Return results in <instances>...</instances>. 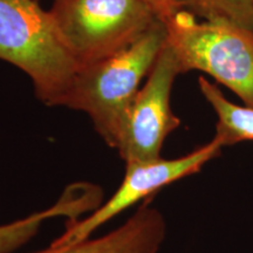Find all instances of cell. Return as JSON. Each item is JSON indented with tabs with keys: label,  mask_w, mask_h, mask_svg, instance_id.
<instances>
[{
	"label": "cell",
	"mask_w": 253,
	"mask_h": 253,
	"mask_svg": "<svg viewBox=\"0 0 253 253\" xmlns=\"http://www.w3.org/2000/svg\"><path fill=\"white\" fill-rule=\"evenodd\" d=\"M143 1L153 9L158 20L162 23H166L181 9L179 7L181 0H143Z\"/></svg>",
	"instance_id": "11"
},
{
	"label": "cell",
	"mask_w": 253,
	"mask_h": 253,
	"mask_svg": "<svg viewBox=\"0 0 253 253\" xmlns=\"http://www.w3.org/2000/svg\"><path fill=\"white\" fill-rule=\"evenodd\" d=\"M221 149L223 145L213 137L209 143L185 156L173 160L158 158L149 162L126 163L125 178L112 198L94 210L90 216L69 220L65 232L50 246L61 248L88 239L106 221L113 219L141 199L149 197L172 182L198 172L208 162L219 156Z\"/></svg>",
	"instance_id": "6"
},
{
	"label": "cell",
	"mask_w": 253,
	"mask_h": 253,
	"mask_svg": "<svg viewBox=\"0 0 253 253\" xmlns=\"http://www.w3.org/2000/svg\"><path fill=\"white\" fill-rule=\"evenodd\" d=\"M49 12L79 68L125 48L161 21L143 0H54Z\"/></svg>",
	"instance_id": "4"
},
{
	"label": "cell",
	"mask_w": 253,
	"mask_h": 253,
	"mask_svg": "<svg viewBox=\"0 0 253 253\" xmlns=\"http://www.w3.org/2000/svg\"><path fill=\"white\" fill-rule=\"evenodd\" d=\"M166 42L167 27L158 21L130 45L82 66L63 107L86 113L97 134L115 149L123 115Z\"/></svg>",
	"instance_id": "1"
},
{
	"label": "cell",
	"mask_w": 253,
	"mask_h": 253,
	"mask_svg": "<svg viewBox=\"0 0 253 253\" xmlns=\"http://www.w3.org/2000/svg\"><path fill=\"white\" fill-rule=\"evenodd\" d=\"M163 24L182 74L190 71L209 74L253 108L252 30L227 21H199L185 9Z\"/></svg>",
	"instance_id": "3"
},
{
	"label": "cell",
	"mask_w": 253,
	"mask_h": 253,
	"mask_svg": "<svg viewBox=\"0 0 253 253\" xmlns=\"http://www.w3.org/2000/svg\"><path fill=\"white\" fill-rule=\"evenodd\" d=\"M162 213L144 202L119 229L96 239L52 248L37 253H157L166 238Z\"/></svg>",
	"instance_id": "7"
},
{
	"label": "cell",
	"mask_w": 253,
	"mask_h": 253,
	"mask_svg": "<svg viewBox=\"0 0 253 253\" xmlns=\"http://www.w3.org/2000/svg\"><path fill=\"white\" fill-rule=\"evenodd\" d=\"M199 89L218 116L216 135L223 147L238 142L253 141V108L238 106L224 96L219 87L199 77Z\"/></svg>",
	"instance_id": "9"
},
{
	"label": "cell",
	"mask_w": 253,
	"mask_h": 253,
	"mask_svg": "<svg viewBox=\"0 0 253 253\" xmlns=\"http://www.w3.org/2000/svg\"><path fill=\"white\" fill-rule=\"evenodd\" d=\"M0 60L30 77L46 106H63L79 65L49 9L38 0H0Z\"/></svg>",
	"instance_id": "2"
},
{
	"label": "cell",
	"mask_w": 253,
	"mask_h": 253,
	"mask_svg": "<svg viewBox=\"0 0 253 253\" xmlns=\"http://www.w3.org/2000/svg\"><path fill=\"white\" fill-rule=\"evenodd\" d=\"M179 74L181 66L167 41L123 115L115 149L126 163L161 158L166 138L181 125L170 106L173 81Z\"/></svg>",
	"instance_id": "5"
},
{
	"label": "cell",
	"mask_w": 253,
	"mask_h": 253,
	"mask_svg": "<svg viewBox=\"0 0 253 253\" xmlns=\"http://www.w3.org/2000/svg\"><path fill=\"white\" fill-rule=\"evenodd\" d=\"M101 197L99 186L88 183L68 186L59 201L47 210L0 225V253H12L30 242L37 235L41 223L48 218L66 216L69 220L80 219L81 214L99 208Z\"/></svg>",
	"instance_id": "8"
},
{
	"label": "cell",
	"mask_w": 253,
	"mask_h": 253,
	"mask_svg": "<svg viewBox=\"0 0 253 253\" xmlns=\"http://www.w3.org/2000/svg\"><path fill=\"white\" fill-rule=\"evenodd\" d=\"M179 7L203 20L227 21L253 31V0H181Z\"/></svg>",
	"instance_id": "10"
}]
</instances>
